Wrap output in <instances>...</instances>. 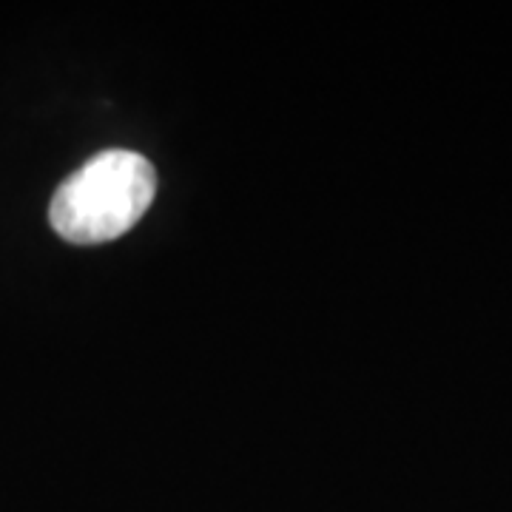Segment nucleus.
<instances>
[{"instance_id":"obj_1","label":"nucleus","mask_w":512,"mask_h":512,"mask_svg":"<svg viewBox=\"0 0 512 512\" xmlns=\"http://www.w3.org/2000/svg\"><path fill=\"white\" fill-rule=\"evenodd\" d=\"M154 191V165L143 154L111 148L57 185L49 222L72 245L111 242L137 225L154 202Z\"/></svg>"}]
</instances>
